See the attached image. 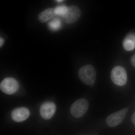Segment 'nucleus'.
Returning a JSON list of instances; mask_svg holds the SVG:
<instances>
[{
    "mask_svg": "<svg viewBox=\"0 0 135 135\" xmlns=\"http://www.w3.org/2000/svg\"><path fill=\"white\" fill-rule=\"evenodd\" d=\"M78 75L80 79L84 84L93 86L96 79V73L95 68L90 65H84L79 70Z\"/></svg>",
    "mask_w": 135,
    "mask_h": 135,
    "instance_id": "obj_1",
    "label": "nucleus"
},
{
    "mask_svg": "<svg viewBox=\"0 0 135 135\" xmlns=\"http://www.w3.org/2000/svg\"><path fill=\"white\" fill-rule=\"evenodd\" d=\"M89 106L88 101L84 98L78 99L73 103L70 108L71 114L75 118L82 117L86 112Z\"/></svg>",
    "mask_w": 135,
    "mask_h": 135,
    "instance_id": "obj_2",
    "label": "nucleus"
},
{
    "mask_svg": "<svg viewBox=\"0 0 135 135\" xmlns=\"http://www.w3.org/2000/svg\"><path fill=\"white\" fill-rule=\"evenodd\" d=\"M111 79L112 81L116 85L123 86L127 81V75L126 70L122 66H115L111 72Z\"/></svg>",
    "mask_w": 135,
    "mask_h": 135,
    "instance_id": "obj_3",
    "label": "nucleus"
},
{
    "mask_svg": "<svg viewBox=\"0 0 135 135\" xmlns=\"http://www.w3.org/2000/svg\"><path fill=\"white\" fill-rule=\"evenodd\" d=\"M128 110V108L127 107L109 115L106 120L108 126L110 127H114L122 123L126 118Z\"/></svg>",
    "mask_w": 135,
    "mask_h": 135,
    "instance_id": "obj_4",
    "label": "nucleus"
},
{
    "mask_svg": "<svg viewBox=\"0 0 135 135\" xmlns=\"http://www.w3.org/2000/svg\"><path fill=\"white\" fill-rule=\"evenodd\" d=\"M19 84L17 81L11 77H8L3 80L0 84L1 90L5 94L11 95L17 91Z\"/></svg>",
    "mask_w": 135,
    "mask_h": 135,
    "instance_id": "obj_5",
    "label": "nucleus"
},
{
    "mask_svg": "<svg viewBox=\"0 0 135 135\" xmlns=\"http://www.w3.org/2000/svg\"><path fill=\"white\" fill-rule=\"evenodd\" d=\"M80 10L75 5H71L68 7L65 15L62 16L64 22L67 24H71L75 23L80 17Z\"/></svg>",
    "mask_w": 135,
    "mask_h": 135,
    "instance_id": "obj_6",
    "label": "nucleus"
},
{
    "mask_svg": "<svg viewBox=\"0 0 135 135\" xmlns=\"http://www.w3.org/2000/svg\"><path fill=\"white\" fill-rule=\"evenodd\" d=\"M56 110L55 104L51 101H46L41 105L40 114L43 119L48 120L52 118Z\"/></svg>",
    "mask_w": 135,
    "mask_h": 135,
    "instance_id": "obj_7",
    "label": "nucleus"
},
{
    "mask_svg": "<svg viewBox=\"0 0 135 135\" xmlns=\"http://www.w3.org/2000/svg\"><path fill=\"white\" fill-rule=\"evenodd\" d=\"M11 115L12 119L15 122H22L29 118L30 112L26 107H19L13 110Z\"/></svg>",
    "mask_w": 135,
    "mask_h": 135,
    "instance_id": "obj_8",
    "label": "nucleus"
},
{
    "mask_svg": "<svg viewBox=\"0 0 135 135\" xmlns=\"http://www.w3.org/2000/svg\"><path fill=\"white\" fill-rule=\"evenodd\" d=\"M56 15L55 9L48 8L39 14L38 19L40 22L42 23H45L51 19Z\"/></svg>",
    "mask_w": 135,
    "mask_h": 135,
    "instance_id": "obj_9",
    "label": "nucleus"
},
{
    "mask_svg": "<svg viewBox=\"0 0 135 135\" xmlns=\"http://www.w3.org/2000/svg\"><path fill=\"white\" fill-rule=\"evenodd\" d=\"M123 48L128 51L133 50L135 49V33H131L127 35L124 40Z\"/></svg>",
    "mask_w": 135,
    "mask_h": 135,
    "instance_id": "obj_10",
    "label": "nucleus"
},
{
    "mask_svg": "<svg viewBox=\"0 0 135 135\" xmlns=\"http://www.w3.org/2000/svg\"><path fill=\"white\" fill-rule=\"evenodd\" d=\"M48 25L51 31H58L62 26V22L59 18H55L49 22Z\"/></svg>",
    "mask_w": 135,
    "mask_h": 135,
    "instance_id": "obj_11",
    "label": "nucleus"
},
{
    "mask_svg": "<svg viewBox=\"0 0 135 135\" xmlns=\"http://www.w3.org/2000/svg\"><path fill=\"white\" fill-rule=\"evenodd\" d=\"M68 8V7H67L65 5H61V6L56 7L55 8L56 15L63 16L66 13Z\"/></svg>",
    "mask_w": 135,
    "mask_h": 135,
    "instance_id": "obj_12",
    "label": "nucleus"
},
{
    "mask_svg": "<svg viewBox=\"0 0 135 135\" xmlns=\"http://www.w3.org/2000/svg\"><path fill=\"white\" fill-rule=\"evenodd\" d=\"M131 120L132 123L134 124L135 126V112L133 113L131 118Z\"/></svg>",
    "mask_w": 135,
    "mask_h": 135,
    "instance_id": "obj_13",
    "label": "nucleus"
},
{
    "mask_svg": "<svg viewBox=\"0 0 135 135\" xmlns=\"http://www.w3.org/2000/svg\"><path fill=\"white\" fill-rule=\"evenodd\" d=\"M131 62L132 65L135 67V54L131 57Z\"/></svg>",
    "mask_w": 135,
    "mask_h": 135,
    "instance_id": "obj_14",
    "label": "nucleus"
},
{
    "mask_svg": "<svg viewBox=\"0 0 135 135\" xmlns=\"http://www.w3.org/2000/svg\"><path fill=\"white\" fill-rule=\"evenodd\" d=\"M4 43V40L2 38H0V46L1 47L3 44Z\"/></svg>",
    "mask_w": 135,
    "mask_h": 135,
    "instance_id": "obj_15",
    "label": "nucleus"
},
{
    "mask_svg": "<svg viewBox=\"0 0 135 135\" xmlns=\"http://www.w3.org/2000/svg\"><path fill=\"white\" fill-rule=\"evenodd\" d=\"M56 1L57 2L59 3L62 2L63 1H62V0H60V1H59V0H58V1Z\"/></svg>",
    "mask_w": 135,
    "mask_h": 135,
    "instance_id": "obj_16",
    "label": "nucleus"
}]
</instances>
